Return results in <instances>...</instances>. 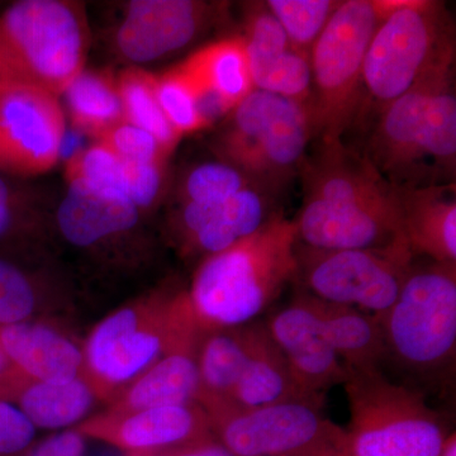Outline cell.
Wrapping results in <instances>:
<instances>
[{"label":"cell","mask_w":456,"mask_h":456,"mask_svg":"<svg viewBox=\"0 0 456 456\" xmlns=\"http://www.w3.org/2000/svg\"><path fill=\"white\" fill-rule=\"evenodd\" d=\"M297 228L277 215L253 235L204 257L187 292L204 331L254 322L297 277Z\"/></svg>","instance_id":"cell-1"},{"label":"cell","mask_w":456,"mask_h":456,"mask_svg":"<svg viewBox=\"0 0 456 456\" xmlns=\"http://www.w3.org/2000/svg\"><path fill=\"white\" fill-rule=\"evenodd\" d=\"M160 456H235L220 443H216L211 437L182 446V448L169 450Z\"/></svg>","instance_id":"cell-41"},{"label":"cell","mask_w":456,"mask_h":456,"mask_svg":"<svg viewBox=\"0 0 456 456\" xmlns=\"http://www.w3.org/2000/svg\"><path fill=\"white\" fill-rule=\"evenodd\" d=\"M242 38L254 89L310 106V55L294 49L283 28L265 5L255 7L248 14Z\"/></svg>","instance_id":"cell-17"},{"label":"cell","mask_w":456,"mask_h":456,"mask_svg":"<svg viewBox=\"0 0 456 456\" xmlns=\"http://www.w3.org/2000/svg\"><path fill=\"white\" fill-rule=\"evenodd\" d=\"M155 89L161 110L180 136L206 128L198 112L193 90L178 65L164 74L155 75Z\"/></svg>","instance_id":"cell-34"},{"label":"cell","mask_w":456,"mask_h":456,"mask_svg":"<svg viewBox=\"0 0 456 456\" xmlns=\"http://www.w3.org/2000/svg\"><path fill=\"white\" fill-rule=\"evenodd\" d=\"M38 305L35 281L13 261L0 257V329L27 322Z\"/></svg>","instance_id":"cell-35"},{"label":"cell","mask_w":456,"mask_h":456,"mask_svg":"<svg viewBox=\"0 0 456 456\" xmlns=\"http://www.w3.org/2000/svg\"><path fill=\"white\" fill-rule=\"evenodd\" d=\"M340 3L335 0H269L265 7L278 20L294 49L310 55L312 46Z\"/></svg>","instance_id":"cell-32"},{"label":"cell","mask_w":456,"mask_h":456,"mask_svg":"<svg viewBox=\"0 0 456 456\" xmlns=\"http://www.w3.org/2000/svg\"><path fill=\"white\" fill-rule=\"evenodd\" d=\"M264 323L305 391L321 395L345 383L349 370L327 340L310 294L299 293Z\"/></svg>","instance_id":"cell-15"},{"label":"cell","mask_w":456,"mask_h":456,"mask_svg":"<svg viewBox=\"0 0 456 456\" xmlns=\"http://www.w3.org/2000/svg\"><path fill=\"white\" fill-rule=\"evenodd\" d=\"M454 60L452 57L441 62L402 97L378 112L362 155L395 191L419 187V142L426 107L441 77L454 70Z\"/></svg>","instance_id":"cell-13"},{"label":"cell","mask_w":456,"mask_h":456,"mask_svg":"<svg viewBox=\"0 0 456 456\" xmlns=\"http://www.w3.org/2000/svg\"><path fill=\"white\" fill-rule=\"evenodd\" d=\"M216 150L266 193L301 170L314 137L308 104L254 89L226 117Z\"/></svg>","instance_id":"cell-4"},{"label":"cell","mask_w":456,"mask_h":456,"mask_svg":"<svg viewBox=\"0 0 456 456\" xmlns=\"http://www.w3.org/2000/svg\"><path fill=\"white\" fill-rule=\"evenodd\" d=\"M0 173V245L23 239L37 222L35 197Z\"/></svg>","instance_id":"cell-36"},{"label":"cell","mask_w":456,"mask_h":456,"mask_svg":"<svg viewBox=\"0 0 456 456\" xmlns=\"http://www.w3.org/2000/svg\"><path fill=\"white\" fill-rule=\"evenodd\" d=\"M142 213L123 198L106 196L68 183L56 212V224L66 241L80 248H95L130 235Z\"/></svg>","instance_id":"cell-22"},{"label":"cell","mask_w":456,"mask_h":456,"mask_svg":"<svg viewBox=\"0 0 456 456\" xmlns=\"http://www.w3.org/2000/svg\"><path fill=\"white\" fill-rule=\"evenodd\" d=\"M35 435V426L20 408L0 399V456H13L25 452Z\"/></svg>","instance_id":"cell-39"},{"label":"cell","mask_w":456,"mask_h":456,"mask_svg":"<svg viewBox=\"0 0 456 456\" xmlns=\"http://www.w3.org/2000/svg\"><path fill=\"white\" fill-rule=\"evenodd\" d=\"M454 70L441 77L426 107L419 142V188L455 184Z\"/></svg>","instance_id":"cell-25"},{"label":"cell","mask_w":456,"mask_h":456,"mask_svg":"<svg viewBox=\"0 0 456 456\" xmlns=\"http://www.w3.org/2000/svg\"><path fill=\"white\" fill-rule=\"evenodd\" d=\"M117 83L125 121L149 132L171 154L182 136L161 110L156 95L155 75L140 66H130L119 74Z\"/></svg>","instance_id":"cell-30"},{"label":"cell","mask_w":456,"mask_h":456,"mask_svg":"<svg viewBox=\"0 0 456 456\" xmlns=\"http://www.w3.org/2000/svg\"><path fill=\"white\" fill-rule=\"evenodd\" d=\"M20 374L12 367L7 356L0 347V391L8 392Z\"/></svg>","instance_id":"cell-42"},{"label":"cell","mask_w":456,"mask_h":456,"mask_svg":"<svg viewBox=\"0 0 456 456\" xmlns=\"http://www.w3.org/2000/svg\"><path fill=\"white\" fill-rule=\"evenodd\" d=\"M415 255L406 241L375 250H316L297 246L305 292L327 303L382 316L397 299Z\"/></svg>","instance_id":"cell-9"},{"label":"cell","mask_w":456,"mask_h":456,"mask_svg":"<svg viewBox=\"0 0 456 456\" xmlns=\"http://www.w3.org/2000/svg\"><path fill=\"white\" fill-rule=\"evenodd\" d=\"M277 215L270 208L269 193L256 185L246 187L212 207L202 227L183 246V253L204 256L221 253L253 235Z\"/></svg>","instance_id":"cell-26"},{"label":"cell","mask_w":456,"mask_h":456,"mask_svg":"<svg viewBox=\"0 0 456 456\" xmlns=\"http://www.w3.org/2000/svg\"><path fill=\"white\" fill-rule=\"evenodd\" d=\"M86 441L82 432L65 431L53 435L26 456H84Z\"/></svg>","instance_id":"cell-40"},{"label":"cell","mask_w":456,"mask_h":456,"mask_svg":"<svg viewBox=\"0 0 456 456\" xmlns=\"http://www.w3.org/2000/svg\"><path fill=\"white\" fill-rule=\"evenodd\" d=\"M347 370V456H440L449 435L421 392L391 382L379 368Z\"/></svg>","instance_id":"cell-5"},{"label":"cell","mask_w":456,"mask_h":456,"mask_svg":"<svg viewBox=\"0 0 456 456\" xmlns=\"http://www.w3.org/2000/svg\"><path fill=\"white\" fill-rule=\"evenodd\" d=\"M318 402L294 401L211 417V428L235 456H347L345 430Z\"/></svg>","instance_id":"cell-10"},{"label":"cell","mask_w":456,"mask_h":456,"mask_svg":"<svg viewBox=\"0 0 456 456\" xmlns=\"http://www.w3.org/2000/svg\"><path fill=\"white\" fill-rule=\"evenodd\" d=\"M211 421L198 403L99 416L79 432L118 446L130 455L156 454L208 439Z\"/></svg>","instance_id":"cell-16"},{"label":"cell","mask_w":456,"mask_h":456,"mask_svg":"<svg viewBox=\"0 0 456 456\" xmlns=\"http://www.w3.org/2000/svg\"><path fill=\"white\" fill-rule=\"evenodd\" d=\"M65 136L59 98L45 90L0 86V173L31 178L56 167Z\"/></svg>","instance_id":"cell-11"},{"label":"cell","mask_w":456,"mask_h":456,"mask_svg":"<svg viewBox=\"0 0 456 456\" xmlns=\"http://www.w3.org/2000/svg\"><path fill=\"white\" fill-rule=\"evenodd\" d=\"M299 173L305 183V200L360 211H399L395 189L362 152L350 149L344 141H320L316 152L305 156Z\"/></svg>","instance_id":"cell-14"},{"label":"cell","mask_w":456,"mask_h":456,"mask_svg":"<svg viewBox=\"0 0 456 456\" xmlns=\"http://www.w3.org/2000/svg\"><path fill=\"white\" fill-rule=\"evenodd\" d=\"M130 456H160L158 454H136V455H130Z\"/></svg>","instance_id":"cell-44"},{"label":"cell","mask_w":456,"mask_h":456,"mask_svg":"<svg viewBox=\"0 0 456 456\" xmlns=\"http://www.w3.org/2000/svg\"><path fill=\"white\" fill-rule=\"evenodd\" d=\"M90 29L84 5L20 0L0 16V83L64 94L84 70Z\"/></svg>","instance_id":"cell-2"},{"label":"cell","mask_w":456,"mask_h":456,"mask_svg":"<svg viewBox=\"0 0 456 456\" xmlns=\"http://www.w3.org/2000/svg\"><path fill=\"white\" fill-rule=\"evenodd\" d=\"M217 16V3L132 0L113 33L114 51L131 66L158 61L193 44Z\"/></svg>","instance_id":"cell-12"},{"label":"cell","mask_w":456,"mask_h":456,"mask_svg":"<svg viewBox=\"0 0 456 456\" xmlns=\"http://www.w3.org/2000/svg\"><path fill=\"white\" fill-rule=\"evenodd\" d=\"M440 456H456V436L455 434L449 435L448 439L445 441L443 452Z\"/></svg>","instance_id":"cell-43"},{"label":"cell","mask_w":456,"mask_h":456,"mask_svg":"<svg viewBox=\"0 0 456 456\" xmlns=\"http://www.w3.org/2000/svg\"><path fill=\"white\" fill-rule=\"evenodd\" d=\"M255 185L241 170L224 160L191 167L179 187L180 203H222L246 187Z\"/></svg>","instance_id":"cell-33"},{"label":"cell","mask_w":456,"mask_h":456,"mask_svg":"<svg viewBox=\"0 0 456 456\" xmlns=\"http://www.w3.org/2000/svg\"><path fill=\"white\" fill-rule=\"evenodd\" d=\"M312 299L327 340L345 367L353 370L379 368L388 355L378 318L347 305L320 301L314 297Z\"/></svg>","instance_id":"cell-27"},{"label":"cell","mask_w":456,"mask_h":456,"mask_svg":"<svg viewBox=\"0 0 456 456\" xmlns=\"http://www.w3.org/2000/svg\"><path fill=\"white\" fill-rule=\"evenodd\" d=\"M202 336L179 345L139 375L114 401L108 413L123 415L150 408L197 403V356Z\"/></svg>","instance_id":"cell-23"},{"label":"cell","mask_w":456,"mask_h":456,"mask_svg":"<svg viewBox=\"0 0 456 456\" xmlns=\"http://www.w3.org/2000/svg\"><path fill=\"white\" fill-rule=\"evenodd\" d=\"M203 334L187 292L156 293L114 311L93 329L84 349V371L95 392L114 391Z\"/></svg>","instance_id":"cell-3"},{"label":"cell","mask_w":456,"mask_h":456,"mask_svg":"<svg viewBox=\"0 0 456 456\" xmlns=\"http://www.w3.org/2000/svg\"><path fill=\"white\" fill-rule=\"evenodd\" d=\"M178 68L193 90L206 127L226 118L254 90L242 36L213 42Z\"/></svg>","instance_id":"cell-18"},{"label":"cell","mask_w":456,"mask_h":456,"mask_svg":"<svg viewBox=\"0 0 456 456\" xmlns=\"http://www.w3.org/2000/svg\"><path fill=\"white\" fill-rule=\"evenodd\" d=\"M0 347L14 370L32 382H68L84 370V351L44 323L2 327Z\"/></svg>","instance_id":"cell-21"},{"label":"cell","mask_w":456,"mask_h":456,"mask_svg":"<svg viewBox=\"0 0 456 456\" xmlns=\"http://www.w3.org/2000/svg\"><path fill=\"white\" fill-rule=\"evenodd\" d=\"M71 123L77 131L101 140L125 122L117 77L107 70H84L64 92Z\"/></svg>","instance_id":"cell-29"},{"label":"cell","mask_w":456,"mask_h":456,"mask_svg":"<svg viewBox=\"0 0 456 456\" xmlns=\"http://www.w3.org/2000/svg\"><path fill=\"white\" fill-rule=\"evenodd\" d=\"M22 382L18 378L8 392L16 393L17 406L36 428L57 430L82 421L97 395L84 375L68 382Z\"/></svg>","instance_id":"cell-28"},{"label":"cell","mask_w":456,"mask_h":456,"mask_svg":"<svg viewBox=\"0 0 456 456\" xmlns=\"http://www.w3.org/2000/svg\"><path fill=\"white\" fill-rule=\"evenodd\" d=\"M65 176L68 183H77L97 193L130 200L126 163L103 143H94L71 156L66 163Z\"/></svg>","instance_id":"cell-31"},{"label":"cell","mask_w":456,"mask_h":456,"mask_svg":"<svg viewBox=\"0 0 456 456\" xmlns=\"http://www.w3.org/2000/svg\"><path fill=\"white\" fill-rule=\"evenodd\" d=\"M456 266L413 261L397 299L377 317L387 355L402 367L431 374L454 362Z\"/></svg>","instance_id":"cell-8"},{"label":"cell","mask_w":456,"mask_h":456,"mask_svg":"<svg viewBox=\"0 0 456 456\" xmlns=\"http://www.w3.org/2000/svg\"><path fill=\"white\" fill-rule=\"evenodd\" d=\"M248 335L250 354L248 362L226 410L217 415L227 411L254 410L284 402H322L321 395L305 391L294 377L283 354L270 338L265 323H248Z\"/></svg>","instance_id":"cell-20"},{"label":"cell","mask_w":456,"mask_h":456,"mask_svg":"<svg viewBox=\"0 0 456 456\" xmlns=\"http://www.w3.org/2000/svg\"><path fill=\"white\" fill-rule=\"evenodd\" d=\"M125 163L128 200L141 213L150 211L164 196L167 163Z\"/></svg>","instance_id":"cell-38"},{"label":"cell","mask_w":456,"mask_h":456,"mask_svg":"<svg viewBox=\"0 0 456 456\" xmlns=\"http://www.w3.org/2000/svg\"><path fill=\"white\" fill-rule=\"evenodd\" d=\"M402 232L415 256L456 266L455 184L402 189Z\"/></svg>","instance_id":"cell-19"},{"label":"cell","mask_w":456,"mask_h":456,"mask_svg":"<svg viewBox=\"0 0 456 456\" xmlns=\"http://www.w3.org/2000/svg\"><path fill=\"white\" fill-rule=\"evenodd\" d=\"M248 325L204 332L198 347L200 393L197 403L208 417L226 410L231 395L248 362Z\"/></svg>","instance_id":"cell-24"},{"label":"cell","mask_w":456,"mask_h":456,"mask_svg":"<svg viewBox=\"0 0 456 456\" xmlns=\"http://www.w3.org/2000/svg\"><path fill=\"white\" fill-rule=\"evenodd\" d=\"M384 13V0L341 2L312 46L310 107L320 141H342L358 118L362 64Z\"/></svg>","instance_id":"cell-7"},{"label":"cell","mask_w":456,"mask_h":456,"mask_svg":"<svg viewBox=\"0 0 456 456\" xmlns=\"http://www.w3.org/2000/svg\"><path fill=\"white\" fill-rule=\"evenodd\" d=\"M3 83H0V86H2Z\"/></svg>","instance_id":"cell-45"},{"label":"cell","mask_w":456,"mask_h":456,"mask_svg":"<svg viewBox=\"0 0 456 456\" xmlns=\"http://www.w3.org/2000/svg\"><path fill=\"white\" fill-rule=\"evenodd\" d=\"M98 142L128 163H167L170 156L152 134L126 121L108 131Z\"/></svg>","instance_id":"cell-37"},{"label":"cell","mask_w":456,"mask_h":456,"mask_svg":"<svg viewBox=\"0 0 456 456\" xmlns=\"http://www.w3.org/2000/svg\"><path fill=\"white\" fill-rule=\"evenodd\" d=\"M384 5L362 73V89L379 110L455 57L452 25L441 3L384 0Z\"/></svg>","instance_id":"cell-6"}]
</instances>
